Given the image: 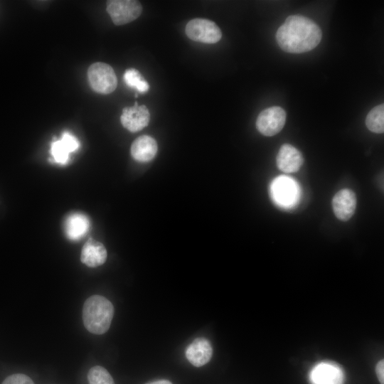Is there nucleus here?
I'll list each match as a JSON object with an SVG mask.
<instances>
[{
  "instance_id": "nucleus-19",
  "label": "nucleus",
  "mask_w": 384,
  "mask_h": 384,
  "mask_svg": "<svg viewBox=\"0 0 384 384\" xmlns=\"http://www.w3.org/2000/svg\"><path fill=\"white\" fill-rule=\"evenodd\" d=\"M89 384H114L112 377L103 367L91 368L87 374Z\"/></svg>"
},
{
  "instance_id": "nucleus-6",
  "label": "nucleus",
  "mask_w": 384,
  "mask_h": 384,
  "mask_svg": "<svg viewBox=\"0 0 384 384\" xmlns=\"http://www.w3.org/2000/svg\"><path fill=\"white\" fill-rule=\"evenodd\" d=\"M285 121V111L280 107L274 106L267 108L259 114L256 127L262 134L272 137L282 129Z\"/></svg>"
},
{
  "instance_id": "nucleus-22",
  "label": "nucleus",
  "mask_w": 384,
  "mask_h": 384,
  "mask_svg": "<svg viewBox=\"0 0 384 384\" xmlns=\"http://www.w3.org/2000/svg\"><path fill=\"white\" fill-rule=\"evenodd\" d=\"M146 384H172L169 380H159L154 382H151Z\"/></svg>"
},
{
  "instance_id": "nucleus-17",
  "label": "nucleus",
  "mask_w": 384,
  "mask_h": 384,
  "mask_svg": "<svg viewBox=\"0 0 384 384\" xmlns=\"http://www.w3.org/2000/svg\"><path fill=\"white\" fill-rule=\"evenodd\" d=\"M366 124L372 132L381 134L384 132V105L373 107L368 114Z\"/></svg>"
},
{
  "instance_id": "nucleus-13",
  "label": "nucleus",
  "mask_w": 384,
  "mask_h": 384,
  "mask_svg": "<svg viewBox=\"0 0 384 384\" xmlns=\"http://www.w3.org/2000/svg\"><path fill=\"white\" fill-rule=\"evenodd\" d=\"M271 191L274 199L282 206H290L296 201L297 190L293 181L287 177H279L272 183Z\"/></svg>"
},
{
  "instance_id": "nucleus-9",
  "label": "nucleus",
  "mask_w": 384,
  "mask_h": 384,
  "mask_svg": "<svg viewBox=\"0 0 384 384\" xmlns=\"http://www.w3.org/2000/svg\"><path fill=\"white\" fill-rule=\"evenodd\" d=\"M357 204L355 193L348 188L338 191L332 199V207L336 217L342 221L348 220L354 214Z\"/></svg>"
},
{
  "instance_id": "nucleus-20",
  "label": "nucleus",
  "mask_w": 384,
  "mask_h": 384,
  "mask_svg": "<svg viewBox=\"0 0 384 384\" xmlns=\"http://www.w3.org/2000/svg\"><path fill=\"white\" fill-rule=\"evenodd\" d=\"M2 384H34V383L28 375L18 373L8 376Z\"/></svg>"
},
{
  "instance_id": "nucleus-1",
  "label": "nucleus",
  "mask_w": 384,
  "mask_h": 384,
  "mask_svg": "<svg viewBox=\"0 0 384 384\" xmlns=\"http://www.w3.org/2000/svg\"><path fill=\"white\" fill-rule=\"evenodd\" d=\"M321 31L312 20L292 15L278 28L276 39L285 52L302 53L314 49L321 40Z\"/></svg>"
},
{
  "instance_id": "nucleus-21",
  "label": "nucleus",
  "mask_w": 384,
  "mask_h": 384,
  "mask_svg": "<svg viewBox=\"0 0 384 384\" xmlns=\"http://www.w3.org/2000/svg\"><path fill=\"white\" fill-rule=\"evenodd\" d=\"M377 377L380 383V384H384V361H380L375 368Z\"/></svg>"
},
{
  "instance_id": "nucleus-15",
  "label": "nucleus",
  "mask_w": 384,
  "mask_h": 384,
  "mask_svg": "<svg viewBox=\"0 0 384 384\" xmlns=\"http://www.w3.org/2000/svg\"><path fill=\"white\" fill-rule=\"evenodd\" d=\"M107 257V252L104 245L90 238L82 248L80 260L90 267H97L105 262Z\"/></svg>"
},
{
  "instance_id": "nucleus-3",
  "label": "nucleus",
  "mask_w": 384,
  "mask_h": 384,
  "mask_svg": "<svg viewBox=\"0 0 384 384\" xmlns=\"http://www.w3.org/2000/svg\"><path fill=\"white\" fill-rule=\"evenodd\" d=\"M87 78L91 88L101 94L112 92L117 85V79L113 68L102 62L95 63L89 67Z\"/></svg>"
},
{
  "instance_id": "nucleus-4",
  "label": "nucleus",
  "mask_w": 384,
  "mask_h": 384,
  "mask_svg": "<svg viewBox=\"0 0 384 384\" xmlns=\"http://www.w3.org/2000/svg\"><path fill=\"white\" fill-rule=\"evenodd\" d=\"M186 34L194 41L204 43H215L222 37L220 28L212 21L205 18H194L188 22Z\"/></svg>"
},
{
  "instance_id": "nucleus-10",
  "label": "nucleus",
  "mask_w": 384,
  "mask_h": 384,
  "mask_svg": "<svg viewBox=\"0 0 384 384\" xmlns=\"http://www.w3.org/2000/svg\"><path fill=\"white\" fill-rule=\"evenodd\" d=\"M79 146L78 139L70 132H65L60 139L52 142L50 153L55 163L65 164L68 161L69 154L76 151Z\"/></svg>"
},
{
  "instance_id": "nucleus-5",
  "label": "nucleus",
  "mask_w": 384,
  "mask_h": 384,
  "mask_svg": "<svg viewBox=\"0 0 384 384\" xmlns=\"http://www.w3.org/2000/svg\"><path fill=\"white\" fill-rule=\"evenodd\" d=\"M107 11L115 25L128 23L137 18L142 6L138 1L110 0L107 1Z\"/></svg>"
},
{
  "instance_id": "nucleus-2",
  "label": "nucleus",
  "mask_w": 384,
  "mask_h": 384,
  "mask_svg": "<svg viewBox=\"0 0 384 384\" xmlns=\"http://www.w3.org/2000/svg\"><path fill=\"white\" fill-rule=\"evenodd\" d=\"M114 316V306L101 295H92L85 302L82 321L86 329L94 334H102L109 329Z\"/></svg>"
},
{
  "instance_id": "nucleus-14",
  "label": "nucleus",
  "mask_w": 384,
  "mask_h": 384,
  "mask_svg": "<svg viewBox=\"0 0 384 384\" xmlns=\"http://www.w3.org/2000/svg\"><path fill=\"white\" fill-rule=\"evenodd\" d=\"M90 227L89 218L82 213H72L69 214L64 223V230L66 237L70 240H78L83 238Z\"/></svg>"
},
{
  "instance_id": "nucleus-7",
  "label": "nucleus",
  "mask_w": 384,
  "mask_h": 384,
  "mask_svg": "<svg viewBox=\"0 0 384 384\" xmlns=\"http://www.w3.org/2000/svg\"><path fill=\"white\" fill-rule=\"evenodd\" d=\"M122 126L132 132H137L146 127L150 120V114L145 105L135 102L132 107H126L120 117Z\"/></svg>"
},
{
  "instance_id": "nucleus-8",
  "label": "nucleus",
  "mask_w": 384,
  "mask_h": 384,
  "mask_svg": "<svg viewBox=\"0 0 384 384\" xmlns=\"http://www.w3.org/2000/svg\"><path fill=\"white\" fill-rule=\"evenodd\" d=\"M309 380L311 384H343L344 375L336 364L323 362L312 368Z\"/></svg>"
},
{
  "instance_id": "nucleus-11",
  "label": "nucleus",
  "mask_w": 384,
  "mask_h": 384,
  "mask_svg": "<svg viewBox=\"0 0 384 384\" xmlns=\"http://www.w3.org/2000/svg\"><path fill=\"white\" fill-rule=\"evenodd\" d=\"M276 160L278 169L288 174L297 171L304 161L301 152L289 144H284L280 147Z\"/></svg>"
},
{
  "instance_id": "nucleus-18",
  "label": "nucleus",
  "mask_w": 384,
  "mask_h": 384,
  "mask_svg": "<svg viewBox=\"0 0 384 384\" xmlns=\"http://www.w3.org/2000/svg\"><path fill=\"white\" fill-rule=\"evenodd\" d=\"M123 80L128 87L135 88L139 92H146L149 89L148 82L135 68L126 70L123 75Z\"/></svg>"
},
{
  "instance_id": "nucleus-12",
  "label": "nucleus",
  "mask_w": 384,
  "mask_h": 384,
  "mask_svg": "<svg viewBox=\"0 0 384 384\" xmlns=\"http://www.w3.org/2000/svg\"><path fill=\"white\" fill-rule=\"evenodd\" d=\"M213 348L209 341L205 338H197L186 349L188 361L196 367L206 365L210 360Z\"/></svg>"
},
{
  "instance_id": "nucleus-16",
  "label": "nucleus",
  "mask_w": 384,
  "mask_h": 384,
  "mask_svg": "<svg viewBox=\"0 0 384 384\" xmlns=\"http://www.w3.org/2000/svg\"><path fill=\"white\" fill-rule=\"evenodd\" d=\"M158 150L156 140L150 136L142 135L137 138L132 144L131 154L139 162H148L156 156Z\"/></svg>"
}]
</instances>
